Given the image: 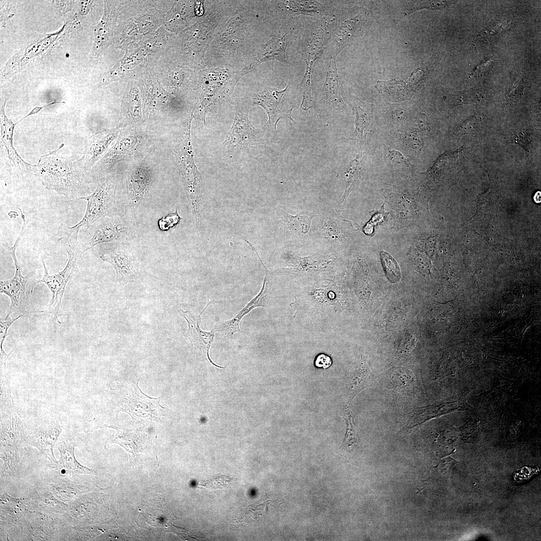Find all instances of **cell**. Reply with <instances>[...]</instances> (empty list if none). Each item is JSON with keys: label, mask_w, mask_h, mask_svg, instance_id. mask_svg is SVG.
I'll list each match as a JSON object with an SVG mask.
<instances>
[{"label": "cell", "mask_w": 541, "mask_h": 541, "mask_svg": "<svg viewBox=\"0 0 541 541\" xmlns=\"http://www.w3.org/2000/svg\"><path fill=\"white\" fill-rule=\"evenodd\" d=\"M152 177L151 167L143 161L129 172L126 181L127 194L134 209L138 207L143 201L151 185Z\"/></svg>", "instance_id": "19"}, {"label": "cell", "mask_w": 541, "mask_h": 541, "mask_svg": "<svg viewBox=\"0 0 541 541\" xmlns=\"http://www.w3.org/2000/svg\"><path fill=\"white\" fill-rule=\"evenodd\" d=\"M334 19L330 17L323 19L309 30L303 39L301 51L306 68L301 81L303 97L301 107L305 111L314 107L311 91L313 66L325 51L333 32Z\"/></svg>", "instance_id": "3"}, {"label": "cell", "mask_w": 541, "mask_h": 541, "mask_svg": "<svg viewBox=\"0 0 541 541\" xmlns=\"http://www.w3.org/2000/svg\"><path fill=\"white\" fill-rule=\"evenodd\" d=\"M287 34H278L272 37L262 47L253 61L240 71L243 76L260 64L270 60H277L288 63L286 56Z\"/></svg>", "instance_id": "21"}, {"label": "cell", "mask_w": 541, "mask_h": 541, "mask_svg": "<svg viewBox=\"0 0 541 541\" xmlns=\"http://www.w3.org/2000/svg\"><path fill=\"white\" fill-rule=\"evenodd\" d=\"M56 150L44 155L37 164H34L33 173L46 189L58 194L77 200L86 190L87 181L85 170L78 160L56 155Z\"/></svg>", "instance_id": "1"}, {"label": "cell", "mask_w": 541, "mask_h": 541, "mask_svg": "<svg viewBox=\"0 0 541 541\" xmlns=\"http://www.w3.org/2000/svg\"><path fill=\"white\" fill-rule=\"evenodd\" d=\"M1 446L18 448L26 440L24 423L14 412L1 416Z\"/></svg>", "instance_id": "26"}, {"label": "cell", "mask_w": 541, "mask_h": 541, "mask_svg": "<svg viewBox=\"0 0 541 541\" xmlns=\"http://www.w3.org/2000/svg\"><path fill=\"white\" fill-rule=\"evenodd\" d=\"M182 218L178 214L177 209L168 215L160 218L158 221L159 228L163 231H167L175 227Z\"/></svg>", "instance_id": "40"}, {"label": "cell", "mask_w": 541, "mask_h": 541, "mask_svg": "<svg viewBox=\"0 0 541 541\" xmlns=\"http://www.w3.org/2000/svg\"><path fill=\"white\" fill-rule=\"evenodd\" d=\"M229 150L243 149L257 158L264 152L265 144L260 130L255 129L248 119V111L235 106V114L231 128L223 142Z\"/></svg>", "instance_id": "7"}, {"label": "cell", "mask_w": 541, "mask_h": 541, "mask_svg": "<svg viewBox=\"0 0 541 541\" xmlns=\"http://www.w3.org/2000/svg\"><path fill=\"white\" fill-rule=\"evenodd\" d=\"M6 103V101L1 107V140L6 148L8 156L11 163L16 166L28 170L31 167V164L25 162L22 159L15 149L13 143L14 128L16 125L20 121L14 123L11 119L7 118L5 111Z\"/></svg>", "instance_id": "27"}, {"label": "cell", "mask_w": 541, "mask_h": 541, "mask_svg": "<svg viewBox=\"0 0 541 541\" xmlns=\"http://www.w3.org/2000/svg\"><path fill=\"white\" fill-rule=\"evenodd\" d=\"M417 125L419 129L423 131L428 130L429 128L427 118L423 114L420 115L417 118Z\"/></svg>", "instance_id": "48"}, {"label": "cell", "mask_w": 541, "mask_h": 541, "mask_svg": "<svg viewBox=\"0 0 541 541\" xmlns=\"http://www.w3.org/2000/svg\"><path fill=\"white\" fill-rule=\"evenodd\" d=\"M102 218L103 220L97 225L91 237L81 245L83 253L100 244L122 242L131 238V226L123 219L115 216Z\"/></svg>", "instance_id": "14"}, {"label": "cell", "mask_w": 541, "mask_h": 541, "mask_svg": "<svg viewBox=\"0 0 541 541\" xmlns=\"http://www.w3.org/2000/svg\"><path fill=\"white\" fill-rule=\"evenodd\" d=\"M389 204L395 225L398 227L418 222L422 214V205L415 194L395 187L381 190Z\"/></svg>", "instance_id": "9"}, {"label": "cell", "mask_w": 541, "mask_h": 541, "mask_svg": "<svg viewBox=\"0 0 541 541\" xmlns=\"http://www.w3.org/2000/svg\"><path fill=\"white\" fill-rule=\"evenodd\" d=\"M332 364L331 358L324 354L318 355L315 360V365L318 368L327 369Z\"/></svg>", "instance_id": "46"}, {"label": "cell", "mask_w": 541, "mask_h": 541, "mask_svg": "<svg viewBox=\"0 0 541 541\" xmlns=\"http://www.w3.org/2000/svg\"><path fill=\"white\" fill-rule=\"evenodd\" d=\"M377 379V377L369 368L365 359L361 356L346 384V393L348 402H351L365 389L372 387Z\"/></svg>", "instance_id": "25"}, {"label": "cell", "mask_w": 541, "mask_h": 541, "mask_svg": "<svg viewBox=\"0 0 541 541\" xmlns=\"http://www.w3.org/2000/svg\"><path fill=\"white\" fill-rule=\"evenodd\" d=\"M126 248L122 246L111 247L100 256L102 260L112 265L116 274V280L120 283L132 281L137 277L132 256Z\"/></svg>", "instance_id": "20"}, {"label": "cell", "mask_w": 541, "mask_h": 541, "mask_svg": "<svg viewBox=\"0 0 541 541\" xmlns=\"http://www.w3.org/2000/svg\"><path fill=\"white\" fill-rule=\"evenodd\" d=\"M119 126L97 132L88 137L85 142L82 157L78 160L85 170L91 169L103 157L109 150L111 143L119 135Z\"/></svg>", "instance_id": "15"}, {"label": "cell", "mask_w": 541, "mask_h": 541, "mask_svg": "<svg viewBox=\"0 0 541 541\" xmlns=\"http://www.w3.org/2000/svg\"><path fill=\"white\" fill-rule=\"evenodd\" d=\"M26 224L27 221H24L21 232L13 246L3 243V245L12 255L15 266L14 276L8 280L1 281L0 282L1 293L7 295L11 301L5 319H8L14 313L23 314L26 312L30 306L31 298L33 293L32 289L29 288L30 277L29 275L26 276L22 275V268L17 260L16 254V248L25 233Z\"/></svg>", "instance_id": "6"}, {"label": "cell", "mask_w": 541, "mask_h": 541, "mask_svg": "<svg viewBox=\"0 0 541 541\" xmlns=\"http://www.w3.org/2000/svg\"><path fill=\"white\" fill-rule=\"evenodd\" d=\"M323 55L326 78L321 93V104L325 111L332 112L344 106L336 63L337 56L327 53H324Z\"/></svg>", "instance_id": "16"}, {"label": "cell", "mask_w": 541, "mask_h": 541, "mask_svg": "<svg viewBox=\"0 0 541 541\" xmlns=\"http://www.w3.org/2000/svg\"><path fill=\"white\" fill-rule=\"evenodd\" d=\"M117 179L111 177L99 185L90 195L79 198L87 201V208L82 218L75 225L69 227L68 233L78 236L80 229L89 228L99 219L112 216L115 211Z\"/></svg>", "instance_id": "5"}, {"label": "cell", "mask_w": 541, "mask_h": 541, "mask_svg": "<svg viewBox=\"0 0 541 541\" xmlns=\"http://www.w3.org/2000/svg\"><path fill=\"white\" fill-rule=\"evenodd\" d=\"M259 260L264 267L265 277L262 287L259 293L252 299L237 315L230 320H227L215 326L214 329L225 339H232L233 334L236 332H242L239 327L241 319L255 308L262 307L266 308L270 299L272 287L273 274L267 269L262 262L257 252Z\"/></svg>", "instance_id": "13"}, {"label": "cell", "mask_w": 541, "mask_h": 541, "mask_svg": "<svg viewBox=\"0 0 541 541\" xmlns=\"http://www.w3.org/2000/svg\"><path fill=\"white\" fill-rule=\"evenodd\" d=\"M452 2H451V1H425V2H423V3H419V4H420V5H419V7H420L418 9H420L424 8L439 9H441V8H443L447 6L449 4H451L452 3Z\"/></svg>", "instance_id": "45"}, {"label": "cell", "mask_w": 541, "mask_h": 541, "mask_svg": "<svg viewBox=\"0 0 541 541\" xmlns=\"http://www.w3.org/2000/svg\"><path fill=\"white\" fill-rule=\"evenodd\" d=\"M341 417L346 421L347 431L341 448L352 450L358 446L359 438L355 430L354 418L351 414L348 404L346 406Z\"/></svg>", "instance_id": "30"}, {"label": "cell", "mask_w": 541, "mask_h": 541, "mask_svg": "<svg viewBox=\"0 0 541 541\" xmlns=\"http://www.w3.org/2000/svg\"><path fill=\"white\" fill-rule=\"evenodd\" d=\"M288 87L289 85L282 90L268 88L254 97V103L263 107L267 114L268 120L265 126L268 125L276 130L280 119H289L294 121L292 112L295 106L287 98Z\"/></svg>", "instance_id": "12"}, {"label": "cell", "mask_w": 541, "mask_h": 541, "mask_svg": "<svg viewBox=\"0 0 541 541\" xmlns=\"http://www.w3.org/2000/svg\"><path fill=\"white\" fill-rule=\"evenodd\" d=\"M397 137L400 139L402 143L408 149L415 152H420L422 151L423 144L419 136L416 134L410 132L402 131L396 133Z\"/></svg>", "instance_id": "36"}, {"label": "cell", "mask_w": 541, "mask_h": 541, "mask_svg": "<svg viewBox=\"0 0 541 541\" xmlns=\"http://www.w3.org/2000/svg\"><path fill=\"white\" fill-rule=\"evenodd\" d=\"M389 157L391 163L396 166L409 167L411 166L410 162L400 152L396 150H390Z\"/></svg>", "instance_id": "43"}, {"label": "cell", "mask_w": 541, "mask_h": 541, "mask_svg": "<svg viewBox=\"0 0 541 541\" xmlns=\"http://www.w3.org/2000/svg\"><path fill=\"white\" fill-rule=\"evenodd\" d=\"M509 142L521 146L526 153L529 152L531 142V134L526 131H521L510 135Z\"/></svg>", "instance_id": "41"}, {"label": "cell", "mask_w": 541, "mask_h": 541, "mask_svg": "<svg viewBox=\"0 0 541 541\" xmlns=\"http://www.w3.org/2000/svg\"><path fill=\"white\" fill-rule=\"evenodd\" d=\"M389 212H385L383 205L380 210L374 213L370 220L365 225L364 232L367 235H372L374 231V227L385 220Z\"/></svg>", "instance_id": "39"}, {"label": "cell", "mask_w": 541, "mask_h": 541, "mask_svg": "<svg viewBox=\"0 0 541 541\" xmlns=\"http://www.w3.org/2000/svg\"><path fill=\"white\" fill-rule=\"evenodd\" d=\"M62 430L59 422L57 420L44 422L31 430L26 435V440L29 445L38 448L52 463L56 461L53 448Z\"/></svg>", "instance_id": "18"}, {"label": "cell", "mask_w": 541, "mask_h": 541, "mask_svg": "<svg viewBox=\"0 0 541 541\" xmlns=\"http://www.w3.org/2000/svg\"><path fill=\"white\" fill-rule=\"evenodd\" d=\"M151 145L147 135L140 131L129 130L121 132L115 143L95 165L99 169H110L118 163L130 160L142 153H147V147Z\"/></svg>", "instance_id": "8"}, {"label": "cell", "mask_w": 541, "mask_h": 541, "mask_svg": "<svg viewBox=\"0 0 541 541\" xmlns=\"http://www.w3.org/2000/svg\"><path fill=\"white\" fill-rule=\"evenodd\" d=\"M524 82L521 76L518 77L507 92V98L511 101L518 99L523 89Z\"/></svg>", "instance_id": "42"}, {"label": "cell", "mask_w": 541, "mask_h": 541, "mask_svg": "<svg viewBox=\"0 0 541 541\" xmlns=\"http://www.w3.org/2000/svg\"><path fill=\"white\" fill-rule=\"evenodd\" d=\"M499 22V23H497L495 24H494L493 25L491 26L492 27L486 28L480 33L481 37H486L490 38L492 36H494L501 32L505 29V27L507 26V24H506L504 23H502V22Z\"/></svg>", "instance_id": "44"}, {"label": "cell", "mask_w": 541, "mask_h": 541, "mask_svg": "<svg viewBox=\"0 0 541 541\" xmlns=\"http://www.w3.org/2000/svg\"><path fill=\"white\" fill-rule=\"evenodd\" d=\"M286 8L293 12L304 14H314L321 11V3L313 1H284Z\"/></svg>", "instance_id": "32"}, {"label": "cell", "mask_w": 541, "mask_h": 541, "mask_svg": "<svg viewBox=\"0 0 541 541\" xmlns=\"http://www.w3.org/2000/svg\"><path fill=\"white\" fill-rule=\"evenodd\" d=\"M192 116L185 123L175 154L183 183L189 201L193 218L197 226L200 223L199 205L201 199L202 179L194 160L190 137Z\"/></svg>", "instance_id": "4"}, {"label": "cell", "mask_w": 541, "mask_h": 541, "mask_svg": "<svg viewBox=\"0 0 541 541\" xmlns=\"http://www.w3.org/2000/svg\"><path fill=\"white\" fill-rule=\"evenodd\" d=\"M78 239V236L68 233L59 239V243L63 245L68 254V261L65 267L62 271L50 275L42 259L44 275L41 280L35 283V286L40 283H45L52 294L50 304L42 312L53 315L60 324L61 323L58 318V314L67 284L78 270L84 253Z\"/></svg>", "instance_id": "2"}, {"label": "cell", "mask_w": 541, "mask_h": 541, "mask_svg": "<svg viewBox=\"0 0 541 541\" xmlns=\"http://www.w3.org/2000/svg\"><path fill=\"white\" fill-rule=\"evenodd\" d=\"M286 219L290 228L298 234L304 235L308 233L311 228V219L307 215H292L287 213Z\"/></svg>", "instance_id": "35"}, {"label": "cell", "mask_w": 541, "mask_h": 541, "mask_svg": "<svg viewBox=\"0 0 541 541\" xmlns=\"http://www.w3.org/2000/svg\"><path fill=\"white\" fill-rule=\"evenodd\" d=\"M354 107L356 116L354 134L357 140L361 142L370 125V120L367 112L360 105L355 103Z\"/></svg>", "instance_id": "34"}, {"label": "cell", "mask_w": 541, "mask_h": 541, "mask_svg": "<svg viewBox=\"0 0 541 541\" xmlns=\"http://www.w3.org/2000/svg\"><path fill=\"white\" fill-rule=\"evenodd\" d=\"M480 99L479 91L473 89L452 94L448 97V101L450 106L454 107L464 104L477 103Z\"/></svg>", "instance_id": "33"}, {"label": "cell", "mask_w": 541, "mask_h": 541, "mask_svg": "<svg viewBox=\"0 0 541 541\" xmlns=\"http://www.w3.org/2000/svg\"><path fill=\"white\" fill-rule=\"evenodd\" d=\"M242 77L240 71L232 72L224 69L215 68L207 71L197 117L201 115L204 118L208 108L228 96Z\"/></svg>", "instance_id": "10"}, {"label": "cell", "mask_w": 541, "mask_h": 541, "mask_svg": "<svg viewBox=\"0 0 541 541\" xmlns=\"http://www.w3.org/2000/svg\"><path fill=\"white\" fill-rule=\"evenodd\" d=\"M141 515L148 525L155 527L173 528V521L176 516L171 510L168 503L160 500L152 501L141 511Z\"/></svg>", "instance_id": "24"}, {"label": "cell", "mask_w": 541, "mask_h": 541, "mask_svg": "<svg viewBox=\"0 0 541 541\" xmlns=\"http://www.w3.org/2000/svg\"><path fill=\"white\" fill-rule=\"evenodd\" d=\"M380 255L387 279L392 284L399 282L401 273L396 260L389 253L383 250L380 251Z\"/></svg>", "instance_id": "31"}, {"label": "cell", "mask_w": 541, "mask_h": 541, "mask_svg": "<svg viewBox=\"0 0 541 541\" xmlns=\"http://www.w3.org/2000/svg\"><path fill=\"white\" fill-rule=\"evenodd\" d=\"M361 154H358L350 161L343 169V176L346 182V188L340 203L346 202L349 194L357 185L360 176Z\"/></svg>", "instance_id": "29"}, {"label": "cell", "mask_w": 541, "mask_h": 541, "mask_svg": "<svg viewBox=\"0 0 541 541\" xmlns=\"http://www.w3.org/2000/svg\"><path fill=\"white\" fill-rule=\"evenodd\" d=\"M213 303L215 302L209 301L205 308L198 315L188 311L179 310L178 312L188 323L189 338L197 355L203 359L208 361L215 367L224 368V367L214 363L209 357V350L213 342L215 333L214 328L210 332L203 331L200 328L201 314L210 304Z\"/></svg>", "instance_id": "17"}, {"label": "cell", "mask_w": 541, "mask_h": 541, "mask_svg": "<svg viewBox=\"0 0 541 541\" xmlns=\"http://www.w3.org/2000/svg\"><path fill=\"white\" fill-rule=\"evenodd\" d=\"M160 400V397L151 398L144 394L137 382L127 391L121 407L133 419L157 420L163 416H170L172 411L161 406Z\"/></svg>", "instance_id": "11"}, {"label": "cell", "mask_w": 541, "mask_h": 541, "mask_svg": "<svg viewBox=\"0 0 541 541\" xmlns=\"http://www.w3.org/2000/svg\"><path fill=\"white\" fill-rule=\"evenodd\" d=\"M391 117L393 120L400 122L406 118V113L404 110L397 109L392 112Z\"/></svg>", "instance_id": "47"}, {"label": "cell", "mask_w": 541, "mask_h": 541, "mask_svg": "<svg viewBox=\"0 0 541 541\" xmlns=\"http://www.w3.org/2000/svg\"><path fill=\"white\" fill-rule=\"evenodd\" d=\"M122 127H137L142 124L143 117L141 111L139 91L132 88L125 95L122 105Z\"/></svg>", "instance_id": "28"}, {"label": "cell", "mask_w": 541, "mask_h": 541, "mask_svg": "<svg viewBox=\"0 0 541 541\" xmlns=\"http://www.w3.org/2000/svg\"><path fill=\"white\" fill-rule=\"evenodd\" d=\"M21 316H22V315H19L18 317H16V318L13 319H9V318L8 319H5L4 320L1 319V322H0L1 357V362L4 365H6V361H7L9 356L10 355L11 353L13 351H12L10 353L7 354H6L5 353V351H4L3 348V345L4 342L5 341L7 336L8 335V329L10 327V326L12 325V324L14 322H15L16 320H17L20 318H21Z\"/></svg>", "instance_id": "37"}, {"label": "cell", "mask_w": 541, "mask_h": 541, "mask_svg": "<svg viewBox=\"0 0 541 541\" xmlns=\"http://www.w3.org/2000/svg\"><path fill=\"white\" fill-rule=\"evenodd\" d=\"M424 73L421 69L416 70L404 81L393 79L386 82L378 81L376 87L384 96L394 101H403L410 98L414 88L419 83L414 82V80L423 76Z\"/></svg>", "instance_id": "23"}, {"label": "cell", "mask_w": 541, "mask_h": 541, "mask_svg": "<svg viewBox=\"0 0 541 541\" xmlns=\"http://www.w3.org/2000/svg\"><path fill=\"white\" fill-rule=\"evenodd\" d=\"M77 444L70 441L61 440L57 445V448L60 453V459L52 463V465L61 474H94L95 471L79 463L74 455L75 447Z\"/></svg>", "instance_id": "22"}, {"label": "cell", "mask_w": 541, "mask_h": 541, "mask_svg": "<svg viewBox=\"0 0 541 541\" xmlns=\"http://www.w3.org/2000/svg\"><path fill=\"white\" fill-rule=\"evenodd\" d=\"M480 119L474 115L470 116L458 127L455 133L458 136L474 132L480 124Z\"/></svg>", "instance_id": "38"}]
</instances>
